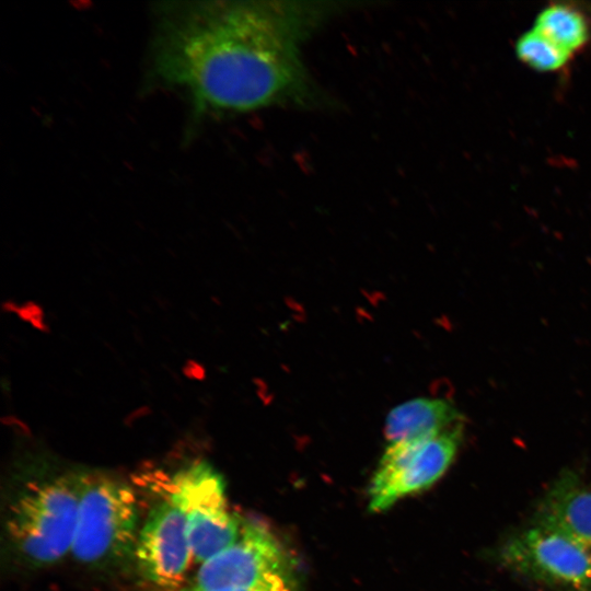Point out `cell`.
<instances>
[{
  "label": "cell",
  "mask_w": 591,
  "mask_h": 591,
  "mask_svg": "<svg viewBox=\"0 0 591 591\" xmlns=\"http://www.w3.org/2000/svg\"><path fill=\"white\" fill-rule=\"evenodd\" d=\"M532 27L576 59L591 48V5L576 1L549 2L537 12Z\"/></svg>",
  "instance_id": "cell-11"
},
{
  "label": "cell",
  "mask_w": 591,
  "mask_h": 591,
  "mask_svg": "<svg viewBox=\"0 0 591 591\" xmlns=\"http://www.w3.org/2000/svg\"><path fill=\"white\" fill-rule=\"evenodd\" d=\"M160 591H201L197 590L195 588H192L189 586L186 587H178L175 589H166V590H160ZM242 591H293L292 587L290 586L289 580L280 581L267 587H263L259 589H253V590H242Z\"/></svg>",
  "instance_id": "cell-14"
},
{
  "label": "cell",
  "mask_w": 591,
  "mask_h": 591,
  "mask_svg": "<svg viewBox=\"0 0 591 591\" xmlns=\"http://www.w3.org/2000/svg\"><path fill=\"white\" fill-rule=\"evenodd\" d=\"M291 11L271 3L178 2L158 10L151 78L198 113L248 112L303 96L306 76Z\"/></svg>",
  "instance_id": "cell-1"
},
{
  "label": "cell",
  "mask_w": 591,
  "mask_h": 591,
  "mask_svg": "<svg viewBox=\"0 0 591 591\" xmlns=\"http://www.w3.org/2000/svg\"><path fill=\"white\" fill-rule=\"evenodd\" d=\"M454 404L442 398L419 397L394 407L385 419V437L390 443L436 434L461 422Z\"/></svg>",
  "instance_id": "cell-10"
},
{
  "label": "cell",
  "mask_w": 591,
  "mask_h": 591,
  "mask_svg": "<svg viewBox=\"0 0 591 591\" xmlns=\"http://www.w3.org/2000/svg\"><path fill=\"white\" fill-rule=\"evenodd\" d=\"M532 524L559 533L591 554V485L573 471L561 472L543 495Z\"/></svg>",
  "instance_id": "cell-9"
},
{
  "label": "cell",
  "mask_w": 591,
  "mask_h": 591,
  "mask_svg": "<svg viewBox=\"0 0 591 591\" xmlns=\"http://www.w3.org/2000/svg\"><path fill=\"white\" fill-rule=\"evenodd\" d=\"M462 438L461 421L429 437L390 443L369 488V509L383 511L430 487L452 464Z\"/></svg>",
  "instance_id": "cell-5"
},
{
  "label": "cell",
  "mask_w": 591,
  "mask_h": 591,
  "mask_svg": "<svg viewBox=\"0 0 591 591\" xmlns=\"http://www.w3.org/2000/svg\"><path fill=\"white\" fill-rule=\"evenodd\" d=\"M73 557L86 565L123 560L137 542L138 503L131 487L103 473H83Z\"/></svg>",
  "instance_id": "cell-3"
},
{
  "label": "cell",
  "mask_w": 591,
  "mask_h": 591,
  "mask_svg": "<svg viewBox=\"0 0 591 591\" xmlns=\"http://www.w3.org/2000/svg\"><path fill=\"white\" fill-rule=\"evenodd\" d=\"M500 563L549 591H591V554L568 537L530 525L499 548Z\"/></svg>",
  "instance_id": "cell-6"
},
{
  "label": "cell",
  "mask_w": 591,
  "mask_h": 591,
  "mask_svg": "<svg viewBox=\"0 0 591 591\" xmlns=\"http://www.w3.org/2000/svg\"><path fill=\"white\" fill-rule=\"evenodd\" d=\"M514 53L528 68L542 73H566L575 60L532 26L518 36Z\"/></svg>",
  "instance_id": "cell-12"
},
{
  "label": "cell",
  "mask_w": 591,
  "mask_h": 591,
  "mask_svg": "<svg viewBox=\"0 0 591 591\" xmlns=\"http://www.w3.org/2000/svg\"><path fill=\"white\" fill-rule=\"evenodd\" d=\"M80 496V474H66L38 482L13 500L8 535L27 563L48 566L71 552Z\"/></svg>",
  "instance_id": "cell-2"
},
{
  "label": "cell",
  "mask_w": 591,
  "mask_h": 591,
  "mask_svg": "<svg viewBox=\"0 0 591 591\" xmlns=\"http://www.w3.org/2000/svg\"><path fill=\"white\" fill-rule=\"evenodd\" d=\"M184 373L195 380H201L204 379V369L202 367L195 362V361H188L186 366L184 367Z\"/></svg>",
  "instance_id": "cell-15"
},
{
  "label": "cell",
  "mask_w": 591,
  "mask_h": 591,
  "mask_svg": "<svg viewBox=\"0 0 591 591\" xmlns=\"http://www.w3.org/2000/svg\"><path fill=\"white\" fill-rule=\"evenodd\" d=\"M18 314L24 321L30 322L33 326L38 329H45L43 310L35 303L28 302L23 306L16 309Z\"/></svg>",
  "instance_id": "cell-13"
},
{
  "label": "cell",
  "mask_w": 591,
  "mask_h": 591,
  "mask_svg": "<svg viewBox=\"0 0 591 591\" xmlns=\"http://www.w3.org/2000/svg\"><path fill=\"white\" fill-rule=\"evenodd\" d=\"M280 543L264 525L244 522L239 538L201 564L188 584L201 591H242L289 580Z\"/></svg>",
  "instance_id": "cell-7"
},
{
  "label": "cell",
  "mask_w": 591,
  "mask_h": 591,
  "mask_svg": "<svg viewBox=\"0 0 591 591\" xmlns=\"http://www.w3.org/2000/svg\"><path fill=\"white\" fill-rule=\"evenodd\" d=\"M167 496L185 515L195 563L204 564L239 538L244 522L229 510L224 480L207 462L178 471Z\"/></svg>",
  "instance_id": "cell-4"
},
{
  "label": "cell",
  "mask_w": 591,
  "mask_h": 591,
  "mask_svg": "<svg viewBox=\"0 0 591 591\" xmlns=\"http://www.w3.org/2000/svg\"><path fill=\"white\" fill-rule=\"evenodd\" d=\"M140 573L160 590L182 587L193 559L186 519L166 496L149 513L135 547Z\"/></svg>",
  "instance_id": "cell-8"
}]
</instances>
